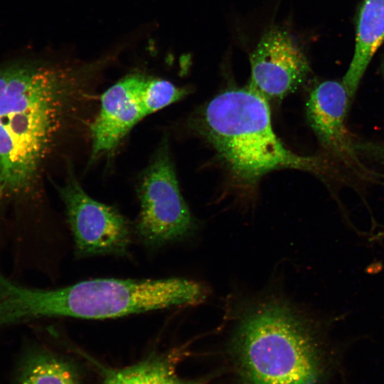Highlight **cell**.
Wrapping results in <instances>:
<instances>
[{"mask_svg":"<svg viewBox=\"0 0 384 384\" xmlns=\"http://www.w3.org/2000/svg\"><path fill=\"white\" fill-rule=\"evenodd\" d=\"M94 71L27 56L0 65L1 173L15 207L38 199L45 164Z\"/></svg>","mask_w":384,"mask_h":384,"instance_id":"cell-1","label":"cell"},{"mask_svg":"<svg viewBox=\"0 0 384 384\" xmlns=\"http://www.w3.org/2000/svg\"><path fill=\"white\" fill-rule=\"evenodd\" d=\"M207 296L203 284L182 278H100L43 289L18 283L0 271V328L39 319H104L195 306Z\"/></svg>","mask_w":384,"mask_h":384,"instance_id":"cell-2","label":"cell"},{"mask_svg":"<svg viewBox=\"0 0 384 384\" xmlns=\"http://www.w3.org/2000/svg\"><path fill=\"white\" fill-rule=\"evenodd\" d=\"M313 319L279 298L246 304L233 338L243 384H321L320 324Z\"/></svg>","mask_w":384,"mask_h":384,"instance_id":"cell-3","label":"cell"},{"mask_svg":"<svg viewBox=\"0 0 384 384\" xmlns=\"http://www.w3.org/2000/svg\"><path fill=\"white\" fill-rule=\"evenodd\" d=\"M267 102L248 87L230 89L205 106L195 126L242 185L252 186L282 169L326 173V160L298 155L283 145L272 129Z\"/></svg>","mask_w":384,"mask_h":384,"instance_id":"cell-4","label":"cell"},{"mask_svg":"<svg viewBox=\"0 0 384 384\" xmlns=\"http://www.w3.org/2000/svg\"><path fill=\"white\" fill-rule=\"evenodd\" d=\"M135 231L140 241L157 247L189 236L195 220L180 191L167 143H163L143 171Z\"/></svg>","mask_w":384,"mask_h":384,"instance_id":"cell-5","label":"cell"},{"mask_svg":"<svg viewBox=\"0 0 384 384\" xmlns=\"http://www.w3.org/2000/svg\"><path fill=\"white\" fill-rule=\"evenodd\" d=\"M58 192L78 256L128 254L131 228L116 208L90 196L70 171Z\"/></svg>","mask_w":384,"mask_h":384,"instance_id":"cell-6","label":"cell"},{"mask_svg":"<svg viewBox=\"0 0 384 384\" xmlns=\"http://www.w3.org/2000/svg\"><path fill=\"white\" fill-rule=\"evenodd\" d=\"M248 88L269 100L295 91L310 73L309 62L293 37L278 27L268 30L250 55Z\"/></svg>","mask_w":384,"mask_h":384,"instance_id":"cell-7","label":"cell"},{"mask_svg":"<svg viewBox=\"0 0 384 384\" xmlns=\"http://www.w3.org/2000/svg\"><path fill=\"white\" fill-rule=\"evenodd\" d=\"M350 105L342 82L326 80L310 92L306 114L326 152L358 176H367L368 170L357 154L346 125Z\"/></svg>","mask_w":384,"mask_h":384,"instance_id":"cell-8","label":"cell"},{"mask_svg":"<svg viewBox=\"0 0 384 384\" xmlns=\"http://www.w3.org/2000/svg\"><path fill=\"white\" fill-rule=\"evenodd\" d=\"M144 78L128 75L101 95L98 114L90 127L92 158L114 150L145 117L139 97Z\"/></svg>","mask_w":384,"mask_h":384,"instance_id":"cell-9","label":"cell"},{"mask_svg":"<svg viewBox=\"0 0 384 384\" xmlns=\"http://www.w3.org/2000/svg\"><path fill=\"white\" fill-rule=\"evenodd\" d=\"M384 41V0H364L359 10L353 58L343 78L350 104L375 53Z\"/></svg>","mask_w":384,"mask_h":384,"instance_id":"cell-10","label":"cell"},{"mask_svg":"<svg viewBox=\"0 0 384 384\" xmlns=\"http://www.w3.org/2000/svg\"><path fill=\"white\" fill-rule=\"evenodd\" d=\"M102 384H198L180 378L169 356L148 358L126 368L111 371Z\"/></svg>","mask_w":384,"mask_h":384,"instance_id":"cell-11","label":"cell"},{"mask_svg":"<svg viewBox=\"0 0 384 384\" xmlns=\"http://www.w3.org/2000/svg\"><path fill=\"white\" fill-rule=\"evenodd\" d=\"M78 381L70 363L47 351L38 350L25 361L17 384H78Z\"/></svg>","mask_w":384,"mask_h":384,"instance_id":"cell-12","label":"cell"},{"mask_svg":"<svg viewBox=\"0 0 384 384\" xmlns=\"http://www.w3.org/2000/svg\"><path fill=\"white\" fill-rule=\"evenodd\" d=\"M189 92L186 87L169 80L145 76L139 90V97L145 117L181 100Z\"/></svg>","mask_w":384,"mask_h":384,"instance_id":"cell-13","label":"cell"},{"mask_svg":"<svg viewBox=\"0 0 384 384\" xmlns=\"http://www.w3.org/2000/svg\"><path fill=\"white\" fill-rule=\"evenodd\" d=\"M356 149L363 160H371L384 167V142H357Z\"/></svg>","mask_w":384,"mask_h":384,"instance_id":"cell-14","label":"cell"},{"mask_svg":"<svg viewBox=\"0 0 384 384\" xmlns=\"http://www.w3.org/2000/svg\"><path fill=\"white\" fill-rule=\"evenodd\" d=\"M5 197V191L2 182L0 180V205L2 203Z\"/></svg>","mask_w":384,"mask_h":384,"instance_id":"cell-15","label":"cell"},{"mask_svg":"<svg viewBox=\"0 0 384 384\" xmlns=\"http://www.w3.org/2000/svg\"><path fill=\"white\" fill-rule=\"evenodd\" d=\"M383 75H384V62H383Z\"/></svg>","mask_w":384,"mask_h":384,"instance_id":"cell-16","label":"cell"}]
</instances>
